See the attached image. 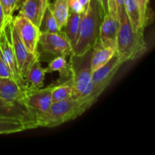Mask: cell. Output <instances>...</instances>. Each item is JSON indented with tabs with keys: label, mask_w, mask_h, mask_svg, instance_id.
<instances>
[{
	"label": "cell",
	"mask_w": 155,
	"mask_h": 155,
	"mask_svg": "<svg viewBox=\"0 0 155 155\" xmlns=\"http://www.w3.org/2000/svg\"><path fill=\"white\" fill-rule=\"evenodd\" d=\"M91 58L92 49L82 55L71 54L68 64L73 84L72 98L92 105L98 96L92 83Z\"/></svg>",
	"instance_id": "obj_1"
},
{
	"label": "cell",
	"mask_w": 155,
	"mask_h": 155,
	"mask_svg": "<svg viewBox=\"0 0 155 155\" xmlns=\"http://www.w3.org/2000/svg\"><path fill=\"white\" fill-rule=\"evenodd\" d=\"M104 12L97 0H90L82 15L78 33L73 47V54L82 55L92 49L99 39L100 27Z\"/></svg>",
	"instance_id": "obj_2"
},
{
	"label": "cell",
	"mask_w": 155,
	"mask_h": 155,
	"mask_svg": "<svg viewBox=\"0 0 155 155\" xmlns=\"http://www.w3.org/2000/svg\"><path fill=\"white\" fill-rule=\"evenodd\" d=\"M116 53L123 63L142 57L148 49L144 33L133 30L125 11L118 15Z\"/></svg>",
	"instance_id": "obj_3"
},
{
	"label": "cell",
	"mask_w": 155,
	"mask_h": 155,
	"mask_svg": "<svg viewBox=\"0 0 155 155\" xmlns=\"http://www.w3.org/2000/svg\"><path fill=\"white\" fill-rule=\"evenodd\" d=\"M91 106L89 103L73 98L53 102L45 114L37 117V126L45 128L58 127L77 118Z\"/></svg>",
	"instance_id": "obj_4"
},
{
	"label": "cell",
	"mask_w": 155,
	"mask_h": 155,
	"mask_svg": "<svg viewBox=\"0 0 155 155\" xmlns=\"http://www.w3.org/2000/svg\"><path fill=\"white\" fill-rule=\"evenodd\" d=\"M12 22L26 48L32 54L40 57L38 51L39 36L41 34L39 27L21 14L13 17Z\"/></svg>",
	"instance_id": "obj_5"
},
{
	"label": "cell",
	"mask_w": 155,
	"mask_h": 155,
	"mask_svg": "<svg viewBox=\"0 0 155 155\" xmlns=\"http://www.w3.org/2000/svg\"><path fill=\"white\" fill-rule=\"evenodd\" d=\"M54 83L45 88L30 89L27 86L23 104L37 117L45 114L52 104V89Z\"/></svg>",
	"instance_id": "obj_6"
},
{
	"label": "cell",
	"mask_w": 155,
	"mask_h": 155,
	"mask_svg": "<svg viewBox=\"0 0 155 155\" xmlns=\"http://www.w3.org/2000/svg\"><path fill=\"white\" fill-rule=\"evenodd\" d=\"M39 45L45 53L55 56H71L73 48L62 30L59 33H41Z\"/></svg>",
	"instance_id": "obj_7"
},
{
	"label": "cell",
	"mask_w": 155,
	"mask_h": 155,
	"mask_svg": "<svg viewBox=\"0 0 155 155\" xmlns=\"http://www.w3.org/2000/svg\"><path fill=\"white\" fill-rule=\"evenodd\" d=\"M123 64L124 63L116 53L107 63L92 71V83L95 94L98 96H99L109 86Z\"/></svg>",
	"instance_id": "obj_8"
},
{
	"label": "cell",
	"mask_w": 155,
	"mask_h": 155,
	"mask_svg": "<svg viewBox=\"0 0 155 155\" xmlns=\"http://www.w3.org/2000/svg\"><path fill=\"white\" fill-rule=\"evenodd\" d=\"M0 118L13 119L24 122L30 129L38 128L36 116L24 104L9 102L0 98Z\"/></svg>",
	"instance_id": "obj_9"
},
{
	"label": "cell",
	"mask_w": 155,
	"mask_h": 155,
	"mask_svg": "<svg viewBox=\"0 0 155 155\" xmlns=\"http://www.w3.org/2000/svg\"><path fill=\"white\" fill-rule=\"evenodd\" d=\"M9 24H10V21L6 24L2 31L0 33V57L3 59V61L7 64L8 68H10L15 77V80L20 85L26 87L27 85L26 83L25 79L21 76L18 70L16 58L14 53L12 40H11Z\"/></svg>",
	"instance_id": "obj_10"
},
{
	"label": "cell",
	"mask_w": 155,
	"mask_h": 155,
	"mask_svg": "<svg viewBox=\"0 0 155 155\" xmlns=\"http://www.w3.org/2000/svg\"><path fill=\"white\" fill-rule=\"evenodd\" d=\"M9 27H10L11 40H12V47H13L18 70L21 76L25 79L30 67L35 61L40 58V57L32 54L26 48L17 33L16 29L12 24V21H10Z\"/></svg>",
	"instance_id": "obj_11"
},
{
	"label": "cell",
	"mask_w": 155,
	"mask_h": 155,
	"mask_svg": "<svg viewBox=\"0 0 155 155\" xmlns=\"http://www.w3.org/2000/svg\"><path fill=\"white\" fill-rule=\"evenodd\" d=\"M51 0H23L19 14L39 28L42 17Z\"/></svg>",
	"instance_id": "obj_12"
},
{
	"label": "cell",
	"mask_w": 155,
	"mask_h": 155,
	"mask_svg": "<svg viewBox=\"0 0 155 155\" xmlns=\"http://www.w3.org/2000/svg\"><path fill=\"white\" fill-rule=\"evenodd\" d=\"M26 88L27 86H22L14 79L0 78V98L9 102L23 104Z\"/></svg>",
	"instance_id": "obj_13"
},
{
	"label": "cell",
	"mask_w": 155,
	"mask_h": 155,
	"mask_svg": "<svg viewBox=\"0 0 155 155\" xmlns=\"http://www.w3.org/2000/svg\"><path fill=\"white\" fill-rule=\"evenodd\" d=\"M118 21L109 13L104 15L100 27L99 39L101 45L116 48Z\"/></svg>",
	"instance_id": "obj_14"
},
{
	"label": "cell",
	"mask_w": 155,
	"mask_h": 155,
	"mask_svg": "<svg viewBox=\"0 0 155 155\" xmlns=\"http://www.w3.org/2000/svg\"><path fill=\"white\" fill-rule=\"evenodd\" d=\"M116 54V48L112 47H105L101 45L99 40L96 42L92 48L91 67L92 71L98 69L105 64Z\"/></svg>",
	"instance_id": "obj_15"
},
{
	"label": "cell",
	"mask_w": 155,
	"mask_h": 155,
	"mask_svg": "<svg viewBox=\"0 0 155 155\" xmlns=\"http://www.w3.org/2000/svg\"><path fill=\"white\" fill-rule=\"evenodd\" d=\"M45 68L42 67L39 59L35 61L29 68L25 77L27 86L30 89H39L44 86L45 76Z\"/></svg>",
	"instance_id": "obj_16"
},
{
	"label": "cell",
	"mask_w": 155,
	"mask_h": 155,
	"mask_svg": "<svg viewBox=\"0 0 155 155\" xmlns=\"http://www.w3.org/2000/svg\"><path fill=\"white\" fill-rule=\"evenodd\" d=\"M61 30H63L70 14L68 0H51L48 4Z\"/></svg>",
	"instance_id": "obj_17"
},
{
	"label": "cell",
	"mask_w": 155,
	"mask_h": 155,
	"mask_svg": "<svg viewBox=\"0 0 155 155\" xmlns=\"http://www.w3.org/2000/svg\"><path fill=\"white\" fill-rule=\"evenodd\" d=\"M125 12L133 30L136 33H144L145 27L142 25L140 11L136 0H126Z\"/></svg>",
	"instance_id": "obj_18"
},
{
	"label": "cell",
	"mask_w": 155,
	"mask_h": 155,
	"mask_svg": "<svg viewBox=\"0 0 155 155\" xmlns=\"http://www.w3.org/2000/svg\"><path fill=\"white\" fill-rule=\"evenodd\" d=\"M45 73H59L60 78L58 80L64 81L71 78V71L69 64L65 56H56L48 63V67L45 68Z\"/></svg>",
	"instance_id": "obj_19"
},
{
	"label": "cell",
	"mask_w": 155,
	"mask_h": 155,
	"mask_svg": "<svg viewBox=\"0 0 155 155\" xmlns=\"http://www.w3.org/2000/svg\"><path fill=\"white\" fill-rule=\"evenodd\" d=\"M73 84L71 78L64 81L58 80L52 89V102L64 101L72 98Z\"/></svg>",
	"instance_id": "obj_20"
},
{
	"label": "cell",
	"mask_w": 155,
	"mask_h": 155,
	"mask_svg": "<svg viewBox=\"0 0 155 155\" xmlns=\"http://www.w3.org/2000/svg\"><path fill=\"white\" fill-rule=\"evenodd\" d=\"M81 17L82 15H80V14H77L76 12H72V11H70L68 21H67L64 28L63 29L64 33L65 36H67L69 42H71L72 48L74 47V42H75L77 33H78Z\"/></svg>",
	"instance_id": "obj_21"
},
{
	"label": "cell",
	"mask_w": 155,
	"mask_h": 155,
	"mask_svg": "<svg viewBox=\"0 0 155 155\" xmlns=\"http://www.w3.org/2000/svg\"><path fill=\"white\" fill-rule=\"evenodd\" d=\"M27 130L30 129L25 123L17 120L0 118V135L21 133Z\"/></svg>",
	"instance_id": "obj_22"
},
{
	"label": "cell",
	"mask_w": 155,
	"mask_h": 155,
	"mask_svg": "<svg viewBox=\"0 0 155 155\" xmlns=\"http://www.w3.org/2000/svg\"><path fill=\"white\" fill-rule=\"evenodd\" d=\"M49 4V3H48ZM39 30L41 33H59L62 30H60L58 25L57 21L53 15L49 5H48L45 14L42 17L41 24L39 26Z\"/></svg>",
	"instance_id": "obj_23"
},
{
	"label": "cell",
	"mask_w": 155,
	"mask_h": 155,
	"mask_svg": "<svg viewBox=\"0 0 155 155\" xmlns=\"http://www.w3.org/2000/svg\"><path fill=\"white\" fill-rule=\"evenodd\" d=\"M0 5L2 8L5 21L9 22L13 18L14 12L19 8L18 0H0Z\"/></svg>",
	"instance_id": "obj_24"
},
{
	"label": "cell",
	"mask_w": 155,
	"mask_h": 155,
	"mask_svg": "<svg viewBox=\"0 0 155 155\" xmlns=\"http://www.w3.org/2000/svg\"><path fill=\"white\" fill-rule=\"evenodd\" d=\"M139 6L142 18V23L145 27L148 25L151 20V10L149 8L150 0H136Z\"/></svg>",
	"instance_id": "obj_25"
},
{
	"label": "cell",
	"mask_w": 155,
	"mask_h": 155,
	"mask_svg": "<svg viewBox=\"0 0 155 155\" xmlns=\"http://www.w3.org/2000/svg\"><path fill=\"white\" fill-rule=\"evenodd\" d=\"M0 78H9L15 80L10 68L1 57H0Z\"/></svg>",
	"instance_id": "obj_26"
},
{
	"label": "cell",
	"mask_w": 155,
	"mask_h": 155,
	"mask_svg": "<svg viewBox=\"0 0 155 155\" xmlns=\"http://www.w3.org/2000/svg\"><path fill=\"white\" fill-rule=\"evenodd\" d=\"M68 5H69L70 11L80 15H83L86 9L83 8L79 0H68Z\"/></svg>",
	"instance_id": "obj_27"
},
{
	"label": "cell",
	"mask_w": 155,
	"mask_h": 155,
	"mask_svg": "<svg viewBox=\"0 0 155 155\" xmlns=\"http://www.w3.org/2000/svg\"><path fill=\"white\" fill-rule=\"evenodd\" d=\"M108 13L118 21L117 12L116 6V0H108Z\"/></svg>",
	"instance_id": "obj_28"
},
{
	"label": "cell",
	"mask_w": 155,
	"mask_h": 155,
	"mask_svg": "<svg viewBox=\"0 0 155 155\" xmlns=\"http://www.w3.org/2000/svg\"><path fill=\"white\" fill-rule=\"evenodd\" d=\"M8 22L5 21V18L4 13H3L2 8L1 7V5H0V33L2 31V30L4 29L5 26L6 25V24Z\"/></svg>",
	"instance_id": "obj_29"
},
{
	"label": "cell",
	"mask_w": 155,
	"mask_h": 155,
	"mask_svg": "<svg viewBox=\"0 0 155 155\" xmlns=\"http://www.w3.org/2000/svg\"><path fill=\"white\" fill-rule=\"evenodd\" d=\"M97 1L101 5L104 15L108 13V0H97Z\"/></svg>",
	"instance_id": "obj_30"
},
{
	"label": "cell",
	"mask_w": 155,
	"mask_h": 155,
	"mask_svg": "<svg viewBox=\"0 0 155 155\" xmlns=\"http://www.w3.org/2000/svg\"><path fill=\"white\" fill-rule=\"evenodd\" d=\"M79 1H80V2L81 3V5L83 6V8H84L85 9L87 8L89 2H90V0H79Z\"/></svg>",
	"instance_id": "obj_31"
},
{
	"label": "cell",
	"mask_w": 155,
	"mask_h": 155,
	"mask_svg": "<svg viewBox=\"0 0 155 155\" xmlns=\"http://www.w3.org/2000/svg\"><path fill=\"white\" fill-rule=\"evenodd\" d=\"M22 1H23V0H18V5H19V8H20V6H21Z\"/></svg>",
	"instance_id": "obj_32"
}]
</instances>
